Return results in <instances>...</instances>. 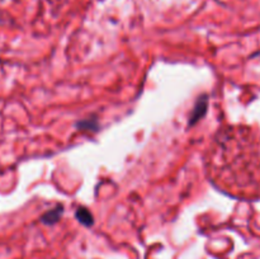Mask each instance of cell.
Segmentation results:
<instances>
[{"mask_svg": "<svg viewBox=\"0 0 260 259\" xmlns=\"http://www.w3.org/2000/svg\"><path fill=\"white\" fill-rule=\"evenodd\" d=\"M207 109H208V95L207 94H202L201 96H198L197 102H196L194 107H193V111L189 116L188 126H194L196 123H198V122L206 116Z\"/></svg>", "mask_w": 260, "mask_h": 259, "instance_id": "cell-1", "label": "cell"}, {"mask_svg": "<svg viewBox=\"0 0 260 259\" xmlns=\"http://www.w3.org/2000/svg\"><path fill=\"white\" fill-rule=\"evenodd\" d=\"M62 213H63V206L57 205L55 208H52V210L43 213V215L41 216V221H42L45 225H55L56 222H58V220L61 218Z\"/></svg>", "mask_w": 260, "mask_h": 259, "instance_id": "cell-2", "label": "cell"}, {"mask_svg": "<svg viewBox=\"0 0 260 259\" xmlns=\"http://www.w3.org/2000/svg\"><path fill=\"white\" fill-rule=\"evenodd\" d=\"M75 217L81 225L86 226V228H91L94 225L93 213L86 207H79L75 212Z\"/></svg>", "mask_w": 260, "mask_h": 259, "instance_id": "cell-3", "label": "cell"}, {"mask_svg": "<svg viewBox=\"0 0 260 259\" xmlns=\"http://www.w3.org/2000/svg\"><path fill=\"white\" fill-rule=\"evenodd\" d=\"M76 127L80 130H90V131H96L98 130V123L95 119H84L76 123Z\"/></svg>", "mask_w": 260, "mask_h": 259, "instance_id": "cell-4", "label": "cell"}]
</instances>
